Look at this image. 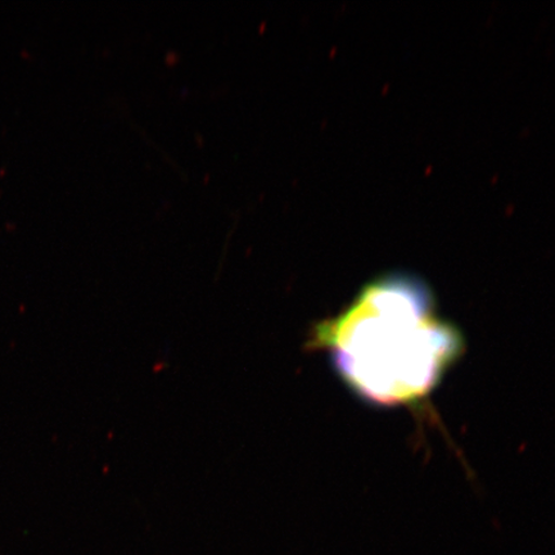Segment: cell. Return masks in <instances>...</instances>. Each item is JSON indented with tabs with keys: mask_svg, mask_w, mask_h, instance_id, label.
<instances>
[{
	"mask_svg": "<svg viewBox=\"0 0 555 555\" xmlns=\"http://www.w3.org/2000/svg\"><path fill=\"white\" fill-rule=\"evenodd\" d=\"M352 393L378 408H416L460 362L463 333L437 308L421 278L388 273L371 281L337 317L312 331Z\"/></svg>",
	"mask_w": 555,
	"mask_h": 555,
	"instance_id": "obj_1",
	"label": "cell"
}]
</instances>
